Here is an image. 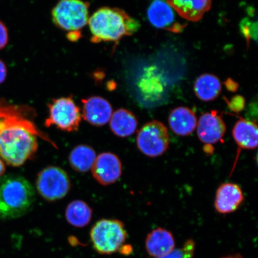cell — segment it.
<instances>
[{"label": "cell", "instance_id": "21", "mask_svg": "<svg viewBox=\"0 0 258 258\" xmlns=\"http://www.w3.org/2000/svg\"><path fill=\"white\" fill-rule=\"evenodd\" d=\"M66 217L71 225L82 228L89 224L92 218V210L82 201H74L68 205Z\"/></svg>", "mask_w": 258, "mask_h": 258}, {"label": "cell", "instance_id": "19", "mask_svg": "<svg viewBox=\"0 0 258 258\" xmlns=\"http://www.w3.org/2000/svg\"><path fill=\"white\" fill-rule=\"evenodd\" d=\"M221 84L218 77L212 74H203L200 76L195 84V92L201 101H214L221 92Z\"/></svg>", "mask_w": 258, "mask_h": 258}, {"label": "cell", "instance_id": "10", "mask_svg": "<svg viewBox=\"0 0 258 258\" xmlns=\"http://www.w3.org/2000/svg\"><path fill=\"white\" fill-rule=\"evenodd\" d=\"M93 177L102 185L117 182L122 174L121 161L115 154L104 153L96 158L92 167Z\"/></svg>", "mask_w": 258, "mask_h": 258}, {"label": "cell", "instance_id": "17", "mask_svg": "<svg viewBox=\"0 0 258 258\" xmlns=\"http://www.w3.org/2000/svg\"><path fill=\"white\" fill-rule=\"evenodd\" d=\"M233 137L240 150H254L257 147L258 131L255 122L240 118L235 124Z\"/></svg>", "mask_w": 258, "mask_h": 258}, {"label": "cell", "instance_id": "26", "mask_svg": "<svg viewBox=\"0 0 258 258\" xmlns=\"http://www.w3.org/2000/svg\"><path fill=\"white\" fill-rule=\"evenodd\" d=\"M8 70L6 64L3 60L0 59V84L5 82L7 77Z\"/></svg>", "mask_w": 258, "mask_h": 258}, {"label": "cell", "instance_id": "1", "mask_svg": "<svg viewBox=\"0 0 258 258\" xmlns=\"http://www.w3.org/2000/svg\"><path fill=\"white\" fill-rule=\"evenodd\" d=\"M35 115L30 106L0 99V156L9 165L20 166L33 157L38 150L37 137L57 148L35 124Z\"/></svg>", "mask_w": 258, "mask_h": 258}, {"label": "cell", "instance_id": "27", "mask_svg": "<svg viewBox=\"0 0 258 258\" xmlns=\"http://www.w3.org/2000/svg\"><path fill=\"white\" fill-rule=\"evenodd\" d=\"M227 87L229 90H235L237 89V85L235 86V83L233 82V81H231V82H227Z\"/></svg>", "mask_w": 258, "mask_h": 258}, {"label": "cell", "instance_id": "29", "mask_svg": "<svg viewBox=\"0 0 258 258\" xmlns=\"http://www.w3.org/2000/svg\"><path fill=\"white\" fill-rule=\"evenodd\" d=\"M224 258H243V257H242L240 255V254H235V255L228 256L227 257H224Z\"/></svg>", "mask_w": 258, "mask_h": 258}, {"label": "cell", "instance_id": "24", "mask_svg": "<svg viewBox=\"0 0 258 258\" xmlns=\"http://www.w3.org/2000/svg\"><path fill=\"white\" fill-rule=\"evenodd\" d=\"M8 29L4 23L0 21V50L6 47L8 43Z\"/></svg>", "mask_w": 258, "mask_h": 258}, {"label": "cell", "instance_id": "6", "mask_svg": "<svg viewBox=\"0 0 258 258\" xmlns=\"http://www.w3.org/2000/svg\"><path fill=\"white\" fill-rule=\"evenodd\" d=\"M48 117L44 124L47 127L54 125L69 132L79 130L82 115L72 97L53 99L48 104Z\"/></svg>", "mask_w": 258, "mask_h": 258}, {"label": "cell", "instance_id": "16", "mask_svg": "<svg viewBox=\"0 0 258 258\" xmlns=\"http://www.w3.org/2000/svg\"><path fill=\"white\" fill-rule=\"evenodd\" d=\"M145 246L150 255L159 257L174 250L175 242L170 231L158 228L148 234Z\"/></svg>", "mask_w": 258, "mask_h": 258}, {"label": "cell", "instance_id": "11", "mask_svg": "<svg viewBox=\"0 0 258 258\" xmlns=\"http://www.w3.org/2000/svg\"><path fill=\"white\" fill-rule=\"evenodd\" d=\"M197 128L200 141L211 145L221 141L227 131L223 119L217 111L203 114L198 121Z\"/></svg>", "mask_w": 258, "mask_h": 258}, {"label": "cell", "instance_id": "28", "mask_svg": "<svg viewBox=\"0 0 258 258\" xmlns=\"http://www.w3.org/2000/svg\"><path fill=\"white\" fill-rule=\"evenodd\" d=\"M6 170V167L5 166L4 163H3V161L0 159V177H1L3 174L5 173Z\"/></svg>", "mask_w": 258, "mask_h": 258}, {"label": "cell", "instance_id": "22", "mask_svg": "<svg viewBox=\"0 0 258 258\" xmlns=\"http://www.w3.org/2000/svg\"><path fill=\"white\" fill-rule=\"evenodd\" d=\"M195 250V243L192 240H187L181 248L173 250L165 255L156 258H192Z\"/></svg>", "mask_w": 258, "mask_h": 258}, {"label": "cell", "instance_id": "3", "mask_svg": "<svg viewBox=\"0 0 258 258\" xmlns=\"http://www.w3.org/2000/svg\"><path fill=\"white\" fill-rule=\"evenodd\" d=\"M35 201L31 183L23 176L9 175L0 177V219L20 218L30 211Z\"/></svg>", "mask_w": 258, "mask_h": 258}, {"label": "cell", "instance_id": "25", "mask_svg": "<svg viewBox=\"0 0 258 258\" xmlns=\"http://www.w3.org/2000/svg\"><path fill=\"white\" fill-rule=\"evenodd\" d=\"M229 106L234 111H240L243 109L244 105V100L243 97L236 96L231 100V102L229 103Z\"/></svg>", "mask_w": 258, "mask_h": 258}, {"label": "cell", "instance_id": "2", "mask_svg": "<svg viewBox=\"0 0 258 258\" xmlns=\"http://www.w3.org/2000/svg\"><path fill=\"white\" fill-rule=\"evenodd\" d=\"M88 25L92 34L91 41L117 42L122 37L130 36L140 28L137 19L118 8H100L89 18Z\"/></svg>", "mask_w": 258, "mask_h": 258}, {"label": "cell", "instance_id": "5", "mask_svg": "<svg viewBox=\"0 0 258 258\" xmlns=\"http://www.w3.org/2000/svg\"><path fill=\"white\" fill-rule=\"evenodd\" d=\"M89 4L82 0H59L51 12L53 23L61 30L80 31L88 24Z\"/></svg>", "mask_w": 258, "mask_h": 258}, {"label": "cell", "instance_id": "14", "mask_svg": "<svg viewBox=\"0 0 258 258\" xmlns=\"http://www.w3.org/2000/svg\"><path fill=\"white\" fill-rule=\"evenodd\" d=\"M180 17L187 21L201 20L211 7L212 0H166Z\"/></svg>", "mask_w": 258, "mask_h": 258}, {"label": "cell", "instance_id": "18", "mask_svg": "<svg viewBox=\"0 0 258 258\" xmlns=\"http://www.w3.org/2000/svg\"><path fill=\"white\" fill-rule=\"evenodd\" d=\"M136 116L125 109H119L112 113L110 119V128L113 134L118 137L131 136L138 127Z\"/></svg>", "mask_w": 258, "mask_h": 258}, {"label": "cell", "instance_id": "12", "mask_svg": "<svg viewBox=\"0 0 258 258\" xmlns=\"http://www.w3.org/2000/svg\"><path fill=\"white\" fill-rule=\"evenodd\" d=\"M83 117L96 126H102L110 120L112 114V106L104 98L92 96L82 100Z\"/></svg>", "mask_w": 258, "mask_h": 258}, {"label": "cell", "instance_id": "23", "mask_svg": "<svg viewBox=\"0 0 258 258\" xmlns=\"http://www.w3.org/2000/svg\"><path fill=\"white\" fill-rule=\"evenodd\" d=\"M240 28L242 33L243 34L245 38H246L247 41H249L250 38L256 40L257 38V24L251 23L247 19H244L241 22L240 25Z\"/></svg>", "mask_w": 258, "mask_h": 258}, {"label": "cell", "instance_id": "13", "mask_svg": "<svg viewBox=\"0 0 258 258\" xmlns=\"http://www.w3.org/2000/svg\"><path fill=\"white\" fill-rule=\"evenodd\" d=\"M243 200V194L239 186L225 183L219 186L216 193L215 207L220 214H230L239 208Z\"/></svg>", "mask_w": 258, "mask_h": 258}, {"label": "cell", "instance_id": "8", "mask_svg": "<svg viewBox=\"0 0 258 258\" xmlns=\"http://www.w3.org/2000/svg\"><path fill=\"white\" fill-rule=\"evenodd\" d=\"M36 188L42 198L54 202L63 198L69 192L71 182L66 171L58 167L49 166L38 173Z\"/></svg>", "mask_w": 258, "mask_h": 258}, {"label": "cell", "instance_id": "15", "mask_svg": "<svg viewBox=\"0 0 258 258\" xmlns=\"http://www.w3.org/2000/svg\"><path fill=\"white\" fill-rule=\"evenodd\" d=\"M168 120L171 130L181 137L188 136L192 134L198 124L195 113L191 109L184 106L173 109Z\"/></svg>", "mask_w": 258, "mask_h": 258}, {"label": "cell", "instance_id": "20", "mask_svg": "<svg viewBox=\"0 0 258 258\" xmlns=\"http://www.w3.org/2000/svg\"><path fill=\"white\" fill-rule=\"evenodd\" d=\"M96 158V154L93 148L86 145H80L70 153L69 162L74 170L85 173L92 169Z\"/></svg>", "mask_w": 258, "mask_h": 258}, {"label": "cell", "instance_id": "7", "mask_svg": "<svg viewBox=\"0 0 258 258\" xmlns=\"http://www.w3.org/2000/svg\"><path fill=\"white\" fill-rule=\"evenodd\" d=\"M137 143L138 149L149 157L161 156L168 149V130L162 122L153 120L147 122L139 131Z\"/></svg>", "mask_w": 258, "mask_h": 258}, {"label": "cell", "instance_id": "9", "mask_svg": "<svg viewBox=\"0 0 258 258\" xmlns=\"http://www.w3.org/2000/svg\"><path fill=\"white\" fill-rule=\"evenodd\" d=\"M147 15L154 27L174 33L181 32L187 25L186 22L180 21V16L164 0H154L148 9Z\"/></svg>", "mask_w": 258, "mask_h": 258}, {"label": "cell", "instance_id": "4", "mask_svg": "<svg viewBox=\"0 0 258 258\" xmlns=\"http://www.w3.org/2000/svg\"><path fill=\"white\" fill-rule=\"evenodd\" d=\"M127 237L124 225L117 219H102L90 232L95 249L101 254H109L120 250Z\"/></svg>", "mask_w": 258, "mask_h": 258}]
</instances>
